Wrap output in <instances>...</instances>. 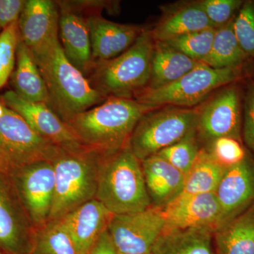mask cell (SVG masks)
<instances>
[{"instance_id": "ffe728a7", "label": "cell", "mask_w": 254, "mask_h": 254, "mask_svg": "<svg viewBox=\"0 0 254 254\" xmlns=\"http://www.w3.org/2000/svg\"><path fill=\"white\" fill-rule=\"evenodd\" d=\"M59 36L66 58L81 72L93 67L91 38L86 19L71 8L60 9Z\"/></svg>"}, {"instance_id": "d4e9b609", "label": "cell", "mask_w": 254, "mask_h": 254, "mask_svg": "<svg viewBox=\"0 0 254 254\" xmlns=\"http://www.w3.org/2000/svg\"><path fill=\"white\" fill-rule=\"evenodd\" d=\"M216 254H254V204L214 232Z\"/></svg>"}, {"instance_id": "d590c367", "label": "cell", "mask_w": 254, "mask_h": 254, "mask_svg": "<svg viewBox=\"0 0 254 254\" xmlns=\"http://www.w3.org/2000/svg\"><path fill=\"white\" fill-rule=\"evenodd\" d=\"M25 4L24 0H0V28L4 30L18 21Z\"/></svg>"}, {"instance_id": "e575fe53", "label": "cell", "mask_w": 254, "mask_h": 254, "mask_svg": "<svg viewBox=\"0 0 254 254\" xmlns=\"http://www.w3.org/2000/svg\"><path fill=\"white\" fill-rule=\"evenodd\" d=\"M242 138L254 160V81L247 86L244 97Z\"/></svg>"}, {"instance_id": "8fae6325", "label": "cell", "mask_w": 254, "mask_h": 254, "mask_svg": "<svg viewBox=\"0 0 254 254\" xmlns=\"http://www.w3.org/2000/svg\"><path fill=\"white\" fill-rule=\"evenodd\" d=\"M165 227L163 210L150 206L136 213L114 215L107 232L117 254H152Z\"/></svg>"}, {"instance_id": "6da1fadb", "label": "cell", "mask_w": 254, "mask_h": 254, "mask_svg": "<svg viewBox=\"0 0 254 254\" xmlns=\"http://www.w3.org/2000/svg\"><path fill=\"white\" fill-rule=\"evenodd\" d=\"M31 53L46 82L49 106L65 123L106 98L70 63L59 38Z\"/></svg>"}, {"instance_id": "f35d334b", "label": "cell", "mask_w": 254, "mask_h": 254, "mask_svg": "<svg viewBox=\"0 0 254 254\" xmlns=\"http://www.w3.org/2000/svg\"><path fill=\"white\" fill-rule=\"evenodd\" d=\"M0 254H3L2 252H1V251H0Z\"/></svg>"}, {"instance_id": "277c9868", "label": "cell", "mask_w": 254, "mask_h": 254, "mask_svg": "<svg viewBox=\"0 0 254 254\" xmlns=\"http://www.w3.org/2000/svg\"><path fill=\"white\" fill-rule=\"evenodd\" d=\"M95 199L113 215L136 213L152 206L141 162L128 144L103 155Z\"/></svg>"}, {"instance_id": "83f0119b", "label": "cell", "mask_w": 254, "mask_h": 254, "mask_svg": "<svg viewBox=\"0 0 254 254\" xmlns=\"http://www.w3.org/2000/svg\"><path fill=\"white\" fill-rule=\"evenodd\" d=\"M28 254H78L72 239L60 220L34 229Z\"/></svg>"}, {"instance_id": "cb8c5ba5", "label": "cell", "mask_w": 254, "mask_h": 254, "mask_svg": "<svg viewBox=\"0 0 254 254\" xmlns=\"http://www.w3.org/2000/svg\"><path fill=\"white\" fill-rule=\"evenodd\" d=\"M16 60V67L12 75L15 93L27 101L49 105V94L44 78L31 52L21 40Z\"/></svg>"}, {"instance_id": "9c48e42d", "label": "cell", "mask_w": 254, "mask_h": 254, "mask_svg": "<svg viewBox=\"0 0 254 254\" xmlns=\"http://www.w3.org/2000/svg\"><path fill=\"white\" fill-rule=\"evenodd\" d=\"M58 146L40 136L18 113L0 102V151L15 168L51 162Z\"/></svg>"}, {"instance_id": "836d02e7", "label": "cell", "mask_w": 254, "mask_h": 254, "mask_svg": "<svg viewBox=\"0 0 254 254\" xmlns=\"http://www.w3.org/2000/svg\"><path fill=\"white\" fill-rule=\"evenodd\" d=\"M200 6L215 28L230 22L237 16L242 0H199Z\"/></svg>"}, {"instance_id": "5b68a950", "label": "cell", "mask_w": 254, "mask_h": 254, "mask_svg": "<svg viewBox=\"0 0 254 254\" xmlns=\"http://www.w3.org/2000/svg\"><path fill=\"white\" fill-rule=\"evenodd\" d=\"M154 40L144 30L123 54L108 61L96 63L90 83L106 98L134 99L148 86L150 77Z\"/></svg>"}, {"instance_id": "e0dca14e", "label": "cell", "mask_w": 254, "mask_h": 254, "mask_svg": "<svg viewBox=\"0 0 254 254\" xmlns=\"http://www.w3.org/2000/svg\"><path fill=\"white\" fill-rule=\"evenodd\" d=\"M113 214L97 199L83 203L60 219L78 254H88L108 229Z\"/></svg>"}, {"instance_id": "5bb4252c", "label": "cell", "mask_w": 254, "mask_h": 254, "mask_svg": "<svg viewBox=\"0 0 254 254\" xmlns=\"http://www.w3.org/2000/svg\"><path fill=\"white\" fill-rule=\"evenodd\" d=\"M165 230L209 227L216 230L221 208L215 193L181 194L163 209Z\"/></svg>"}, {"instance_id": "2e32d148", "label": "cell", "mask_w": 254, "mask_h": 254, "mask_svg": "<svg viewBox=\"0 0 254 254\" xmlns=\"http://www.w3.org/2000/svg\"><path fill=\"white\" fill-rule=\"evenodd\" d=\"M60 11L51 0H28L18 21L20 40L31 53L59 38Z\"/></svg>"}, {"instance_id": "ac0fdd59", "label": "cell", "mask_w": 254, "mask_h": 254, "mask_svg": "<svg viewBox=\"0 0 254 254\" xmlns=\"http://www.w3.org/2000/svg\"><path fill=\"white\" fill-rule=\"evenodd\" d=\"M91 38L92 58L108 61L123 54L135 43L143 28L132 25L108 21L101 16H93L86 19Z\"/></svg>"}, {"instance_id": "603a6c76", "label": "cell", "mask_w": 254, "mask_h": 254, "mask_svg": "<svg viewBox=\"0 0 254 254\" xmlns=\"http://www.w3.org/2000/svg\"><path fill=\"white\" fill-rule=\"evenodd\" d=\"M214 232L209 227L165 229L153 246L152 254H216Z\"/></svg>"}, {"instance_id": "8d00e7d4", "label": "cell", "mask_w": 254, "mask_h": 254, "mask_svg": "<svg viewBox=\"0 0 254 254\" xmlns=\"http://www.w3.org/2000/svg\"><path fill=\"white\" fill-rule=\"evenodd\" d=\"M88 254H117L107 230L101 235Z\"/></svg>"}, {"instance_id": "4316f807", "label": "cell", "mask_w": 254, "mask_h": 254, "mask_svg": "<svg viewBox=\"0 0 254 254\" xmlns=\"http://www.w3.org/2000/svg\"><path fill=\"white\" fill-rule=\"evenodd\" d=\"M225 170L203 147L194 165L185 175L181 194L215 193Z\"/></svg>"}, {"instance_id": "ba28073f", "label": "cell", "mask_w": 254, "mask_h": 254, "mask_svg": "<svg viewBox=\"0 0 254 254\" xmlns=\"http://www.w3.org/2000/svg\"><path fill=\"white\" fill-rule=\"evenodd\" d=\"M242 91L237 83H231L214 92L196 107V134L204 146L214 140L230 137L242 141Z\"/></svg>"}, {"instance_id": "d6986e66", "label": "cell", "mask_w": 254, "mask_h": 254, "mask_svg": "<svg viewBox=\"0 0 254 254\" xmlns=\"http://www.w3.org/2000/svg\"><path fill=\"white\" fill-rule=\"evenodd\" d=\"M161 16L150 30L155 41H167L187 33L215 28L197 1H180L160 7Z\"/></svg>"}, {"instance_id": "44dd1931", "label": "cell", "mask_w": 254, "mask_h": 254, "mask_svg": "<svg viewBox=\"0 0 254 254\" xmlns=\"http://www.w3.org/2000/svg\"><path fill=\"white\" fill-rule=\"evenodd\" d=\"M141 167L152 206L163 210L181 194L185 175L165 159L153 155L143 160Z\"/></svg>"}, {"instance_id": "4dcf8cb0", "label": "cell", "mask_w": 254, "mask_h": 254, "mask_svg": "<svg viewBox=\"0 0 254 254\" xmlns=\"http://www.w3.org/2000/svg\"><path fill=\"white\" fill-rule=\"evenodd\" d=\"M18 21L11 23L0 33V88L6 84L14 71L20 40Z\"/></svg>"}, {"instance_id": "8992f818", "label": "cell", "mask_w": 254, "mask_h": 254, "mask_svg": "<svg viewBox=\"0 0 254 254\" xmlns=\"http://www.w3.org/2000/svg\"><path fill=\"white\" fill-rule=\"evenodd\" d=\"M244 77L243 67L213 68L201 63L171 84L158 89H144L134 99L154 108H195L217 90Z\"/></svg>"}, {"instance_id": "f1b7e54d", "label": "cell", "mask_w": 254, "mask_h": 254, "mask_svg": "<svg viewBox=\"0 0 254 254\" xmlns=\"http://www.w3.org/2000/svg\"><path fill=\"white\" fill-rule=\"evenodd\" d=\"M200 144L195 131L157 155L186 175L194 165L203 148Z\"/></svg>"}, {"instance_id": "484cf974", "label": "cell", "mask_w": 254, "mask_h": 254, "mask_svg": "<svg viewBox=\"0 0 254 254\" xmlns=\"http://www.w3.org/2000/svg\"><path fill=\"white\" fill-rule=\"evenodd\" d=\"M235 18L215 28L211 49L201 63L213 68L243 67L250 59L237 40L234 28Z\"/></svg>"}, {"instance_id": "3957f363", "label": "cell", "mask_w": 254, "mask_h": 254, "mask_svg": "<svg viewBox=\"0 0 254 254\" xmlns=\"http://www.w3.org/2000/svg\"><path fill=\"white\" fill-rule=\"evenodd\" d=\"M104 154L79 143L58 146L51 160L55 190L50 220H60L80 205L95 199Z\"/></svg>"}, {"instance_id": "7402d4cb", "label": "cell", "mask_w": 254, "mask_h": 254, "mask_svg": "<svg viewBox=\"0 0 254 254\" xmlns=\"http://www.w3.org/2000/svg\"><path fill=\"white\" fill-rule=\"evenodd\" d=\"M201 63L190 59L164 41H155L149 83L145 89H158L171 84Z\"/></svg>"}, {"instance_id": "7a4b0ae2", "label": "cell", "mask_w": 254, "mask_h": 254, "mask_svg": "<svg viewBox=\"0 0 254 254\" xmlns=\"http://www.w3.org/2000/svg\"><path fill=\"white\" fill-rule=\"evenodd\" d=\"M155 108L135 99L108 98L66 124L78 143L102 153H113L128 144L140 119Z\"/></svg>"}, {"instance_id": "d6a6232c", "label": "cell", "mask_w": 254, "mask_h": 254, "mask_svg": "<svg viewBox=\"0 0 254 254\" xmlns=\"http://www.w3.org/2000/svg\"><path fill=\"white\" fill-rule=\"evenodd\" d=\"M234 28L242 49L254 59V0L244 1L235 16Z\"/></svg>"}, {"instance_id": "52a82bcc", "label": "cell", "mask_w": 254, "mask_h": 254, "mask_svg": "<svg viewBox=\"0 0 254 254\" xmlns=\"http://www.w3.org/2000/svg\"><path fill=\"white\" fill-rule=\"evenodd\" d=\"M197 123L195 108L159 107L140 119L128 145L142 162L196 131Z\"/></svg>"}, {"instance_id": "30bf717a", "label": "cell", "mask_w": 254, "mask_h": 254, "mask_svg": "<svg viewBox=\"0 0 254 254\" xmlns=\"http://www.w3.org/2000/svg\"><path fill=\"white\" fill-rule=\"evenodd\" d=\"M33 228L50 220L54 200L55 176L50 161L18 167L9 175Z\"/></svg>"}, {"instance_id": "4fadbf2b", "label": "cell", "mask_w": 254, "mask_h": 254, "mask_svg": "<svg viewBox=\"0 0 254 254\" xmlns=\"http://www.w3.org/2000/svg\"><path fill=\"white\" fill-rule=\"evenodd\" d=\"M215 194L221 208L219 229L254 204V158L247 155L243 161L227 168Z\"/></svg>"}, {"instance_id": "9a60e30c", "label": "cell", "mask_w": 254, "mask_h": 254, "mask_svg": "<svg viewBox=\"0 0 254 254\" xmlns=\"http://www.w3.org/2000/svg\"><path fill=\"white\" fill-rule=\"evenodd\" d=\"M1 102L16 112L40 136L57 145L78 143L69 127L48 104L20 98L14 91H6Z\"/></svg>"}, {"instance_id": "f546056e", "label": "cell", "mask_w": 254, "mask_h": 254, "mask_svg": "<svg viewBox=\"0 0 254 254\" xmlns=\"http://www.w3.org/2000/svg\"><path fill=\"white\" fill-rule=\"evenodd\" d=\"M215 33V28H208L164 42L190 59L202 63L210 53Z\"/></svg>"}, {"instance_id": "1f68e13d", "label": "cell", "mask_w": 254, "mask_h": 254, "mask_svg": "<svg viewBox=\"0 0 254 254\" xmlns=\"http://www.w3.org/2000/svg\"><path fill=\"white\" fill-rule=\"evenodd\" d=\"M203 148L226 169L243 161L247 155L242 142L230 137L217 138Z\"/></svg>"}, {"instance_id": "74e56055", "label": "cell", "mask_w": 254, "mask_h": 254, "mask_svg": "<svg viewBox=\"0 0 254 254\" xmlns=\"http://www.w3.org/2000/svg\"><path fill=\"white\" fill-rule=\"evenodd\" d=\"M16 168L9 160L5 157V155L0 151V174L10 175L13 170Z\"/></svg>"}, {"instance_id": "7c38bea8", "label": "cell", "mask_w": 254, "mask_h": 254, "mask_svg": "<svg viewBox=\"0 0 254 254\" xmlns=\"http://www.w3.org/2000/svg\"><path fill=\"white\" fill-rule=\"evenodd\" d=\"M34 228L9 175L0 174V251L28 254Z\"/></svg>"}]
</instances>
